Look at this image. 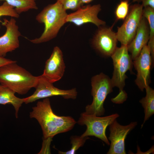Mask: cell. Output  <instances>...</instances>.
Wrapping results in <instances>:
<instances>
[{"label":"cell","instance_id":"cell-23","mask_svg":"<svg viewBox=\"0 0 154 154\" xmlns=\"http://www.w3.org/2000/svg\"><path fill=\"white\" fill-rule=\"evenodd\" d=\"M66 11L71 10L76 11L82 5L81 0H57Z\"/></svg>","mask_w":154,"mask_h":154},{"label":"cell","instance_id":"cell-8","mask_svg":"<svg viewBox=\"0 0 154 154\" xmlns=\"http://www.w3.org/2000/svg\"><path fill=\"white\" fill-rule=\"evenodd\" d=\"M36 90L31 95L25 98L24 103L28 104L37 100L49 97L60 96L66 99H76L77 92L75 88L68 90L60 89L54 87L42 75L38 76Z\"/></svg>","mask_w":154,"mask_h":154},{"label":"cell","instance_id":"cell-6","mask_svg":"<svg viewBox=\"0 0 154 154\" xmlns=\"http://www.w3.org/2000/svg\"><path fill=\"white\" fill-rule=\"evenodd\" d=\"M119 116L117 113L100 117L87 114L84 112L82 113L77 122L80 125H85L86 129L81 136H94L110 145V143L106 135V129Z\"/></svg>","mask_w":154,"mask_h":154},{"label":"cell","instance_id":"cell-13","mask_svg":"<svg viewBox=\"0 0 154 154\" xmlns=\"http://www.w3.org/2000/svg\"><path fill=\"white\" fill-rule=\"evenodd\" d=\"M101 26L92 40L95 48L103 55L111 56L116 48L117 39L116 33L111 28Z\"/></svg>","mask_w":154,"mask_h":154},{"label":"cell","instance_id":"cell-11","mask_svg":"<svg viewBox=\"0 0 154 154\" xmlns=\"http://www.w3.org/2000/svg\"><path fill=\"white\" fill-rule=\"evenodd\" d=\"M101 10V6L100 4L82 6L74 12L68 14L66 22L72 23L77 26H80L88 23H92L98 27L104 26L106 22L98 17Z\"/></svg>","mask_w":154,"mask_h":154},{"label":"cell","instance_id":"cell-1","mask_svg":"<svg viewBox=\"0 0 154 154\" xmlns=\"http://www.w3.org/2000/svg\"><path fill=\"white\" fill-rule=\"evenodd\" d=\"M31 118L36 119L40 125L44 139L52 138L56 135L72 129L76 122L70 116H59L52 109L49 98L38 101L32 108L30 113Z\"/></svg>","mask_w":154,"mask_h":154},{"label":"cell","instance_id":"cell-26","mask_svg":"<svg viewBox=\"0 0 154 154\" xmlns=\"http://www.w3.org/2000/svg\"><path fill=\"white\" fill-rule=\"evenodd\" d=\"M94 0H81L82 5L84 4H88L92 1Z\"/></svg>","mask_w":154,"mask_h":154},{"label":"cell","instance_id":"cell-21","mask_svg":"<svg viewBox=\"0 0 154 154\" xmlns=\"http://www.w3.org/2000/svg\"><path fill=\"white\" fill-rule=\"evenodd\" d=\"M129 10V1H121L117 5L115 11L117 20H124L127 16Z\"/></svg>","mask_w":154,"mask_h":154},{"label":"cell","instance_id":"cell-3","mask_svg":"<svg viewBox=\"0 0 154 154\" xmlns=\"http://www.w3.org/2000/svg\"><path fill=\"white\" fill-rule=\"evenodd\" d=\"M38 78V76H33L16 61L0 67V84L19 94H26L35 88Z\"/></svg>","mask_w":154,"mask_h":154},{"label":"cell","instance_id":"cell-7","mask_svg":"<svg viewBox=\"0 0 154 154\" xmlns=\"http://www.w3.org/2000/svg\"><path fill=\"white\" fill-rule=\"evenodd\" d=\"M143 8L139 3L131 6L122 25L118 27L116 33L121 45H128L134 38L143 17Z\"/></svg>","mask_w":154,"mask_h":154},{"label":"cell","instance_id":"cell-25","mask_svg":"<svg viewBox=\"0 0 154 154\" xmlns=\"http://www.w3.org/2000/svg\"><path fill=\"white\" fill-rule=\"evenodd\" d=\"M15 61L5 58L4 57L0 56V67L5 65L14 62Z\"/></svg>","mask_w":154,"mask_h":154},{"label":"cell","instance_id":"cell-17","mask_svg":"<svg viewBox=\"0 0 154 154\" xmlns=\"http://www.w3.org/2000/svg\"><path fill=\"white\" fill-rule=\"evenodd\" d=\"M146 96L142 98L139 102L144 109L145 117L142 127L145 122L154 114V90L149 85L146 87Z\"/></svg>","mask_w":154,"mask_h":154},{"label":"cell","instance_id":"cell-4","mask_svg":"<svg viewBox=\"0 0 154 154\" xmlns=\"http://www.w3.org/2000/svg\"><path fill=\"white\" fill-rule=\"evenodd\" d=\"M127 45H121L116 48L111 56L112 59L114 71L111 79L113 87H116L119 89V93L115 97L111 99L113 103L120 104L125 101L127 94L123 90L125 81L127 78L126 73L128 70L132 72L133 62L131 55L128 53Z\"/></svg>","mask_w":154,"mask_h":154},{"label":"cell","instance_id":"cell-12","mask_svg":"<svg viewBox=\"0 0 154 154\" xmlns=\"http://www.w3.org/2000/svg\"><path fill=\"white\" fill-rule=\"evenodd\" d=\"M2 25L6 27V30L0 37V56L4 57L8 52L19 47V38L21 35L14 18L12 17L9 20L3 19Z\"/></svg>","mask_w":154,"mask_h":154},{"label":"cell","instance_id":"cell-9","mask_svg":"<svg viewBox=\"0 0 154 154\" xmlns=\"http://www.w3.org/2000/svg\"><path fill=\"white\" fill-rule=\"evenodd\" d=\"M137 125L136 121L128 125H120L115 119L109 126L110 133L108 139L110 141L108 154H125V141L127 136Z\"/></svg>","mask_w":154,"mask_h":154},{"label":"cell","instance_id":"cell-5","mask_svg":"<svg viewBox=\"0 0 154 154\" xmlns=\"http://www.w3.org/2000/svg\"><path fill=\"white\" fill-rule=\"evenodd\" d=\"M91 94L93 101L85 108V113L101 116L104 115V101L108 95L113 91L111 79L107 75L101 73L92 77Z\"/></svg>","mask_w":154,"mask_h":154},{"label":"cell","instance_id":"cell-16","mask_svg":"<svg viewBox=\"0 0 154 154\" xmlns=\"http://www.w3.org/2000/svg\"><path fill=\"white\" fill-rule=\"evenodd\" d=\"M15 92L11 89L0 85V104H10L13 106L15 116L18 117V113L22 104L24 103L25 98H21L15 95Z\"/></svg>","mask_w":154,"mask_h":154},{"label":"cell","instance_id":"cell-10","mask_svg":"<svg viewBox=\"0 0 154 154\" xmlns=\"http://www.w3.org/2000/svg\"><path fill=\"white\" fill-rule=\"evenodd\" d=\"M133 60V65L137 72L135 82L143 91L151 82L150 70L152 66L150 50L147 45L143 47L139 55Z\"/></svg>","mask_w":154,"mask_h":154},{"label":"cell","instance_id":"cell-2","mask_svg":"<svg viewBox=\"0 0 154 154\" xmlns=\"http://www.w3.org/2000/svg\"><path fill=\"white\" fill-rule=\"evenodd\" d=\"M68 15L66 10L58 1L46 6L36 16V20L44 25L40 37L29 40L32 43L38 44L48 41L56 37L62 27L66 23Z\"/></svg>","mask_w":154,"mask_h":154},{"label":"cell","instance_id":"cell-18","mask_svg":"<svg viewBox=\"0 0 154 154\" xmlns=\"http://www.w3.org/2000/svg\"><path fill=\"white\" fill-rule=\"evenodd\" d=\"M142 15L146 19L149 29V38L148 42L151 54L154 56V9L149 7H143Z\"/></svg>","mask_w":154,"mask_h":154},{"label":"cell","instance_id":"cell-19","mask_svg":"<svg viewBox=\"0 0 154 154\" xmlns=\"http://www.w3.org/2000/svg\"><path fill=\"white\" fill-rule=\"evenodd\" d=\"M3 0L14 7L19 14L30 9H37L35 0Z\"/></svg>","mask_w":154,"mask_h":154},{"label":"cell","instance_id":"cell-22","mask_svg":"<svg viewBox=\"0 0 154 154\" xmlns=\"http://www.w3.org/2000/svg\"><path fill=\"white\" fill-rule=\"evenodd\" d=\"M2 16H9L13 18H18L19 17V14L17 12L14 7L5 1L0 5V18ZM2 22L0 20V23ZM1 27L0 25V29Z\"/></svg>","mask_w":154,"mask_h":154},{"label":"cell","instance_id":"cell-20","mask_svg":"<svg viewBox=\"0 0 154 154\" xmlns=\"http://www.w3.org/2000/svg\"><path fill=\"white\" fill-rule=\"evenodd\" d=\"M88 137H82L81 136H73L70 137L72 146L70 149L66 152L58 151V153L60 154H74L80 147L83 146Z\"/></svg>","mask_w":154,"mask_h":154},{"label":"cell","instance_id":"cell-27","mask_svg":"<svg viewBox=\"0 0 154 154\" xmlns=\"http://www.w3.org/2000/svg\"><path fill=\"white\" fill-rule=\"evenodd\" d=\"M133 2H137L139 3L141 2L142 0H132Z\"/></svg>","mask_w":154,"mask_h":154},{"label":"cell","instance_id":"cell-24","mask_svg":"<svg viewBox=\"0 0 154 154\" xmlns=\"http://www.w3.org/2000/svg\"><path fill=\"white\" fill-rule=\"evenodd\" d=\"M141 2L143 7L149 6L154 9V0H142Z\"/></svg>","mask_w":154,"mask_h":154},{"label":"cell","instance_id":"cell-14","mask_svg":"<svg viewBox=\"0 0 154 154\" xmlns=\"http://www.w3.org/2000/svg\"><path fill=\"white\" fill-rule=\"evenodd\" d=\"M65 68L62 52L59 47L56 46L46 62L42 75L48 81L53 83L62 78Z\"/></svg>","mask_w":154,"mask_h":154},{"label":"cell","instance_id":"cell-15","mask_svg":"<svg viewBox=\"0 0 154 154\" xmlns=\"http://www.w3.org/2000/svg\"><path fill=\"white\" fill-rule=\"evenodd\" d=\"M149 38L148 24L146 19L143 16L134 38L127 46L133 60L139 55L143 47L147 44Z\"/></svg>","mask_w":154,"mask_h":154}]
</instances>
